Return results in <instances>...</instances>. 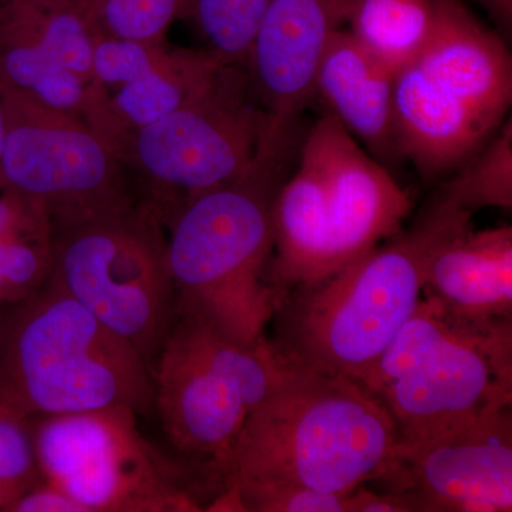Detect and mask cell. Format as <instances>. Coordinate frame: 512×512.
Segmentation results:
<instances>
[{"mask_svg":"<svg viewBox=\"0 0 512 512\" xmlns=\"http://www.w3.org/2000/svg\"><path fill=\"white\" fill-rule=\"evenodd\" d=\"M436 22L417 66L491 131L512 101V62L503 40L484 28L461 0H434Z\"/></svg>","mask_w":512,"mask_h":512,"instance_id":"cell-15","label":"cell"},{"mask_svg":"<svg viewBox=\"0 0 512 512\" xmlns=\"http://www.w3.org/2000/svg\"><path fill=\"white\" fill-rule=\"evenodd\" d=\"M271 0H188L212 53L225 66H247L249 52Z\"/></svg>","mask_w":512,"mask_h":512,"instance_id":"cell-23","label":"cell"},{"mask_svg":"<svg viewBox=\"0 0 512 512\" xmlns=\"http://www.w3.org/2000/svg\"><path fill=\"white\" fill-rule=\"evenodd\" d=\"M2 96L3 191L45 208L52 221L136 197L127 168L82 114L52 109L8 90Z\"/></svg>","mask_w":512,"mask_h":512,"instance_id":"cell-11","label":"cell"},{"mask_svg":"<svg viewBox=\"0 0 512 512\" xmlns=\"http://www.w3.org/2000/svg\"><path fill=\"white\" fill-rule=\"evenodd\" d=\"M393 128L397 154L424 180L457 170L495 133L416 63L394 77Z\"/></svg>","mask_w":512,"mask_h":512,"instance_id":"cell-16","label":"cell"},{"mask_svg":"<svg viewBox=\"0 0 512 512\" xmlns=\"http://www.w3.org/2000/svg\"><path fill=\"white\" fill-rule=\"evenodd\" d=\"M6 512H84V510L82 505L60 488L42 481L32 490L20 495L18 500L13 501Z\"/></svg>","mask_w":512,"mask_h":512,"instance_id":"cell-27","label":"cell"},{"mask_svg":"<svg viewBox=\"0 0 512 512\" xmlns=\"http://www.w3.org/2000/svg\"><path fill=\"white\" fill-rule=\"evenodd\" d=\"M53 266L49 212L13 192L0 195V305H15L46 284Z\"/></svg>","mask_w":512,"mask_h":512,"instance_id":"cell-20","label":"cell"},{"mask_svg":"<svg viewBox=\"0 0 512 512\" xmlns=\"http://www.w3.org/2000/svg\"><path fill=\"white\" fill-rule=\"evenodd\" d=\"M0 320H2V315H0Z\"/></svg>","mask_w":512,"mask_h":512,"instance_id":"cell-32","label":"cell"},{"mask_svg":"<svg viewBox=\"0 0 512 512\" xmlns=\"http://www.w3.org/2000/svg\"><path fill=\"white\" fill-rule=\"evenodd\" d=\"M423 298L464 325L512 319L510 225L471 228L454 238L431 262Z\"/></svg>","mask_w":512,"mask_h":512,"instance_id":"cell-17","label":"cell"},{"mask_svg":"<svg viewBox=\"0 0 512 512\" xmlns=\"http://www.w3.org/2000/svg\"><path fill=\"white\" fill-rule=\"evenodd\" d=\"M94 36L161 43L171 23L187 18L188 0H79Z\"/></svg>","mask_w":512,"mask_h":512,"instance_id":"cell-24","label":"cell"},{"mask_svg":"<svg viewBox=\"0 0 512 512\" xmlns=\"http://www.w3.org/2000/svg\"><path fill=\"white\" fill-rule=\"evenodd\" d=\"M397 437L393 417L363 384L288 366L245 420L231 481L350 494L375 478Z\"/></svg>","mask_w":512,"mask_h":512,"instance_id":"cell-3","label":"cell"},{"mask_svg":"<svg viewBox=\"0 0 512 512\" xmlns=\"http://www.w3.org/2000/svg\"><path fill=\"white\" fill-rule=\"evenodd\" d=\"M0 320V406L35 417L154 412V376L127 339L47 279Z\"/></svg>","mask_w":512,"mask_h":512,"instance_id":"cell-5","label":"cell"},{"mask_svg":"<svg viewBox=\"0 0 512 512\" xmlns=\"http://www.w3.org/2000/svg\"><path fill=\"white\" fill-rule=\"evenodd\" d=\"M16 0L0 5V89L82 113L86 82L50 52Z\"/></svg>","mask_w":512,"mask_h":512,"instance_id":"cell-19","label":"cell"},{"mask_svg":"<svg viewBox=\"0 0 512 512\" xmlns=\"http://www.w3.org/2000/svg\"><path fill=\"white\" fill-rule=\"evenodd\" d=\"M77 2H79V0H77Z\"/></svg>","mask_w":512,"mask_h":512,"instance_id":"cell-33","label":"cell"},{"mask_svg":"<svg viewBox=\"0 0 512 512\" xmlns=\"http://www.w3.org/2000/svg\"><path fill=\"white\" fill-rule=\"evenodd\" d=\"M474 2L480 3L503 28L511 29L512 0H474Z\"/></svg>","mask_w":512,"mask_h":512,"instance_id":"cell-28","label":"cell"},{"mask_svg":"<svg viewBox=\"0 0 512 512\" xmlns=\"http://www.w3.org/2000/svg\"><path fill=\"white\" fill-rule=\"evenodd\" d=\"M473 212L434 195L412 227L282 299L268 338L286 366L362 382L423 298L433 259L473 228Z\"/></svg>","mask_w":512,"mask_h":512,"instance_id":"cell-1","label":"cell"},{"mask_svg":"<svg viewBox=\"0 0 512 512\" xmlns=\"http://www.w3.org/2000/svg\"><path fill=\"white\" fill-rule=\"evenodd\" d=\"M53 222L50 278L156 370L177 315L164 222L146 200L128 198Z\"/></svg>","mask_w":512,"mask_h":512,"instance_id":"cell-7","label":"cell"},{"mask_svg":"<svg viewBox=\"0 0 512 512\" xmlns=\"http://www.w3.org/2000/svg\"><path fill=\"white\" fill-rule=\"evenodd\" d=\"M224 67L208 50L96 36L80 114L117 154L140 128L207 89Z\"/></svg>","mask_w":512,"mask_h":512,"instance_id":"cell-13","label":"cell"},{"mask_svg":"<svg viewBox=\"0 0 512 512\" xmlns=\"http://www.w3.org/2000/svg\"><path fill=\"white\" fill-rule=\"evenodd\" d=\"M367 484L406 498L413 512H511V407L397 439Z\"/></svg>","mask_w":512,"mask_h":512,"instance_id":"cell-12","label":"cell"},{"mask_svg":"<svg viewBox=\"0 0 512 512\" xmlns=\"http://www.w3.org/2000/svg\"><path fill=\"white\" fill-rule=\"evenodd\" d=\"M357 0H271L247 67L276 120L298 119L315 97L316 73L330 37Z\"/></svg>","mask_w":512,"mask_h":512,"instance_id":"cell-14","label":"cell"},{"mask_svg":"<svg viewBox=\"0 0 512 512\" xmlns=\"http://www.w3.org/2000/svg\"><path fill=\"white\" fill-rule=\"evenodd\" d=\"M6 0H0V5H2V3H5Z\"/></svg>","mask_w":512,"mask_h":512,"instance_id":"cell-31","label":"cell"},{"mask_svg":"<svg viewBox=\"0 0 512 512\" xmlns=\"http://www.w3.org/2000/svg\"><path fill=\"white\" fill-rule=\"evenodd\" d=\"M375 394L399 437L424 436L512 404V319L464 325L429 299L359 382Z\"/></svg>","mask_w":512,"mask_h":512,"instance_id":"cell-8","label":"cell"},{"mask_svg":"<svg viewBox=\"0 0 512 512\" xmlns=\"http://www.w3.org/2000/svg\"><path fill=\"white\" fill-rule=\"evenodd\" d=\"M394 74L373 59L350 32L336 30L318 67L315 96L359 138L379 163L400 160L394 141Z\"/></svg>","mask_w":512,"mask_h":512,"instance_id":"cell-18","label":"cell"},{"mask_svg":"<svg viewBox=\"0 0 512 512\" xmlns=\"http://www.w3.org/2000/svg\"><path fill=\"white\" fill-rule=\"evenodd\" d=\"M490 143L476 151L441 185V200L470 212L512 208V123L508 119Z\"/></svg>","mask_w":512,"mask_h":512,"instance_id":"cell-22","label":"cell"},{"mask_svg":"<svg viewBox=\"0 0 512 512\" xmlns=\"http://www.w3.org/2000/svg\"><path fill=\"white\" fill-rule=\"evenodd\" d=\"M3 410H5V407L0 406V413H2Z\"/></svg>","mask_w":512,"mask_h":512,"instance_id":"cell-30","label":"cell"},{"mask_svg":"<svg viewBox=\"0 0 512 512\" xmlns=\"http://www.w3.org/2000/svg\"><path fill=\"white\" fill-rule=\"evenodd\" d=\"M42 481L30 419L3 410L0 413V485L9 494L10 504Z\"/></svg>","mask_w":512,"mask_h":512,"instance_id":"cell-25","label":"cell"},{"mask_svg":"<svg viewBox=\"0 0 512 512\" xmlns=\"http://www.w3.org/2000/svg\"><path fill=\"white\" fill-rule=\"evenodd\" d=\"M258 357L197 316L177 309L156 370L154 412L171 450L231 481L232 450L251 407Z\"/></svg>","mask_w":512,"mask_h":512,"instance_id":"cell-10","label":"cell"},{"mask_svg":"<svg viewBox=\"0 0 512 512\" xmlns=\"http://www.w3.org/2000/svg\"><path fill=\"white\" fill-rule=\"evenodd\" d=\"M272 205L271 281L281 293L335 274L402 231L412 202L332 114L303 140Z\"/></svg>","mask_w":512,"mask_h":512,"instance_id":"cell-4","label":"cell"},{"mask_svg":"<svg viewBox=\"0 0 512 512\" xmlns=\"http://www.w3.org/2000/svg\"><path fill=\"white\" fill-rule=\"evenodd\" d=\"M348 20L357 43L396 76L429 43L436 6L434 0H357Z\"/></svg>","mask_w":512,"mask_h":512,"instance_id":"cell-21","label":"cell"},{"mask_svg":"<svg viewBox=\"0 0 512 512\" xmlns=\"http://www.w3.org/2000/svg\"><path fill=\"white\" fill-rule=\"evenodd\" d=\"M9 494L6 493L5 488L0 485V512H6V508L9 507L10 504Z\"/></svg>","mask_w":512,"mask_h":512,"instance_id":"cell-29","label":"cell"},{"mask_svg":"<svg viewBox=\"0 0 512 512\" xmlns=\"http://www.w3.org/2000/svg\"><path fill=\"white\" fill-rule=\"evenodd\" d=\"M247 87L241 67L225 66L207 89L140 128L117 151L161 220L254 168L275 120L249 100Z\"/></svg>","mask_w":512,"mask_h":512,"instance_id":"cell-9","label":"cell"},{"mask_svg":"<svg viewBox=\"0 0 512 512\" xmlns=\"http://www.w3.org/2000/svg\"><path fill=\"white\" fill-rule=\"evenodd\" d=\"M296 147V121L278 124L249 173L194 195L163 220L177 309L239 345L268 342L278 309L269 279L272 205Z\"/></svg>","mask_w":512,"mask_h":512,"instance_id":"cell-2","label":"cell"},{"mask_svg":"<svg viewBox=\"0 0 512 512\" xmlns=\"http://www.w3.org/2000/svg\"><path fill=\"white\" fill-rule=\"evenodd\" d=\"M30 424L43 481L84 512L208 511L229 484L221 471L154 446L131 407L35 417Z\"/></svg>","mask_w":512,"mask_h":512,"instance_id":"cell-6","label":"cell"},{"mask_svg":"<svg viewBox=\"0 0 512 512\" xmlns=\"http://www.w3.org/2000/svg\"><path fill=\"white\" fill-rule=\"evenodd\" d=\"M234 483V481H231ZM244 512H348L349 494L293 484H235Z\"/></svg>","mask_w":512,"mask_h":512,"instance_id":"cell-26","label":"cell"}]
</instances>
